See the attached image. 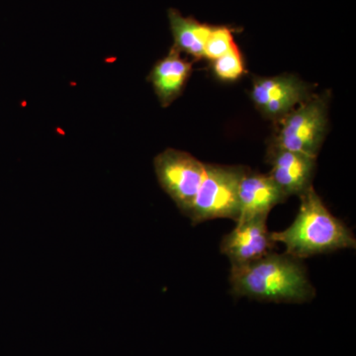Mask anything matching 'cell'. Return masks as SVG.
<instances>
[{
	"label": "cell",
	"mask_w": 356,
	"mask_h": 356,
	"mask_svg": "<svg viewBox=\"0 0 356 356\" xmlns=\"http://www.w3.org/2000/svg\"><path fill=\"white\" fill-rule=\"evenodd\" d=\"M236 29L227 25H213L212 31L204 48V58L215 60L228 53L234 46H236Z\"/></svg>",
	"instance_id": "cell-12"
},
{
	"label": "cell",
	"mask_w": 356,
	"mask_h": 356,
	"mask_svg": "<svg viewBox=\"0 0 356 356\" xmlns=\"http://www.w3.org/2000/svg\"><path fill=\"white\" fill-rule=\"evenodd\" d=\"M267 163L271 165L269 177L287 198L292 195L300 197L313 187L315 158L270 145Z\"/></svg>",
	"instance_id": "cell-8"
},
{
	"label": "cell",
	"mask_w": 356,
	"mask_h": 356,
	"mask_svg": "<svg viewBox=\"0 0 356 356\" xmlns=\"http://www.w3.org/2000/svg\"><path fill=\"white\" fill-rule=\"evenodd\" d=\"M168 18L173 38L172 46L196 60L203 58L204 48L213 25L200 22L192 16L184 17L175 8L168 9Z\"/></svg>",
	"instance_id": "cell-11"
},
{
	"label": "cell",
	"mask_w": 356,
	"mask_h": 356,
	"mask_svg": "<svg viewBox=\"0 0 356 356\" xmlns=\"http://www.w3.org/2000/svg\"><path fill=\"white\" fill-rule=\"evenodd\" d=\"M278 122L280 128L271 146L317 159L329 129L327 100L311 96Z\"/></svg>",
	"instance_id": "cell-4"
},
{
	"label": "cell",
	"mask_w": 356,
	"mask_h": 356,
	"mask_svg": "<svg viewBox=\"0 0 356 356\" xmlns=\"http://www.w3.org/2000/svg\"><path fill=\"white\" fill-rule=\"evenodd\" d=\"M175 47L154 64L147 76L161 106L168 107L184 92L192 72V64Z\"/></svg>",
	"instance_id": "cell-10"
},
{
	"label": "cell",
	"mask_w": 356,
	"mask_h": 356,
	"mask_svg": "<svg viewBox=\"0 0 356 356\" xmlns=\"http://www.w3.org/2000/svg\"><path fill=\"white\" fill-rule=\"evenodd\" d=\"M308 84L292 74L254 77L250 97L255 107L267 119L280 121L296 105L311 97Z\"/></svg>",
	"instance_id": "cell-6"
},
{
	"label": "cell",
	"mask_w": 356,
	"mask_h": 356,
	"mask_svg": "<svg viewBox=\"0 0 356 356\" xmlns=\"http://www.w3.org/2000/svg\"><path fill=\"white\" fill-rule=\"evenodd\" d=\"M232 293L274 303H304L315 297L305 267L289 254L269 252L261 259L232 266Z\"/></svg>",
	"instance_id": "cell-1"
},
{
	"label": "cell",
	"mask_w": 356,
	"mask_h": 356,
	"mask_svg": "<svg viewBox=\"0 0 356 356\" xmlns=\"http://www.w3.org/2000/svg\"><path fill=\"white\" fill-rule=\"evenodd\" d=\"M300 200L299 212L291 226L271 233L274 242L285 245V254L303 259L343 248H355L353 232L330 212L314 187L302 194Z\"/></svg>",
	"instance_id": "cell-2"
},
{
	"label": "cell",
	"mask_w": 356,
	"mask_h": 356,
	"mask_svg": "<svg viewBox=\"0 0 356 356\" xmlns=\"http://www.w3.org/2000/svg\"><path fill=\"white\" fill-rule=\"evenodd\" d=\"M213 70L218 79L224 81H235L245 74V63L238 44L222 57L213 60Z\"/></svg>",
	"instance_id": "cell-13"
},
{
	"label": "cell",
	"mask_w": 356,
	"mask_h": 356,
	"mask_svg": "<svg viewBox=\"0 0 356 356\" xmlns=\"http://www.w3.org/2000/svg\"><path fill=\"white\" fill-rule=\"evenodd\" d=\"M245 170L242 166L205 163L202 181L187 216L191 218L192 224L219 218L238 221V186Z\"/></svg>",
	"instance_id": "cell-3"
},
{
	"label": "cell",
	"mask_w": 356,
	"mask_h": 356,
	"mask_svg": "<svg viewBox=\"0 0 356 356\" xmlns=\"http://www.w3.org/2000/svg\"><path fill=\"white\" fill-rule=\"evenodd\" d=\"M154 172L161 188L188 216L203 179L205 163L179 149H166L154 159Z\"/></svg>",
	"instance_id": "cell-5"
},
{
	"label": "cell",
	"mask_w": 356,
	"mask_h": 356,
	"mask_svg": "<svg viewBox=\"0 0 356 356\" xmlns=\"http://www.w3.org/2000/svg\"><path fill=\"white\" fill-rule=\"evenodd\" d=\"M266 219L257 216L238 220L236 228L224 236L220 250L232 266L250 264L273 252L276 243L267 229Z\"/></svg>",
	"instance_id": "cell-7"
},
{
	"label": "cell",
	"mask_w": 356,
	"mask_h": 356,
	"mask_svg": "<svg viewBox=\"0 0 356 356\" xmlns=\"http://www.w3.org/2000/svg\"><path fill=\"white\" fill-rule=\"evenodd\" d=\"M286 199L268 175L245 170L238 186V220L267 217L276 205L284 202Z\"/></svg>",
	"instance_id": "cell-9"
}]
</instances>
